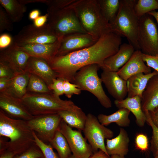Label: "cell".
<instances>
[{
	"label": "cell",
	"instance_id": "52a82bcc",
	"mask_svg": "<svg viewBox=\"0 0 158 158\" xmlns=\"http://www.w3.org/2000/svg\"><path fill=\"white\" fill-rule=\"evenodd\" d=\"M69 6L57 11L47 13V23L59 38L75 33H87L74 11Z\"/></svg>",
	"mask_w": 158,
	"mask_h": 158
},
{
	"label": "cell",
	"instance_id": "4316f807",
	"mask_svg": "<svg viewBox=\"0 0 158 158\" xmlns=\"http://www.w3.org/2000/svg\"><path fill=\"white\" fill-rule=\"evenodd\" d=\"M58 114L62 120L71 127L83 131L86 123L87 115L80 108L75 110H63Z\"/></svg>",
	"mask_w": 158,
	"mask_h": 158
},
{
	"label": "cell",
	"instance_id": "7a4b0ae2",
	"mask_svg": "<svg viewBox=\"0 0 158 158\" xmlns=\"http://www.w3.org/2000/svg\"><path fill=\"white\" fill-rule=\"evenodd\" d=\"M0 152L5 150L20 154L36 144L27 121L12 118L0 109Z\"/></svg>",
	"mask_w": 158,
	"mask_h": 158
},
{
	"label": "cell",
	"instance_id": "603a6c76",
	"mask_svg": "<svg viewBox=\"0 0 158 158\" xmlns=\"http://www.w3.org/2000/svg\"><path fill=\"white\" fill-rule=\"evenodd\" d=\"M143 111L149 112L158 107V75L149 80L141 98Z\"/></svg>",
	"mask_w": 158,
	"mask_h": 158
},
{
	"label": "cell",
	"instance_id": "9c48e42d",
	"mask_svg": "<svg viewBox=\"0 0 158 158\" xmlns=\"http://www.w3.org/2000/svg\"><path fill=\"white\" fill-rule=\"evenodd\" d=\"M83 131L85 137L91 145L93 152L101 150L108 155L104 140L113 138L114 133L112 130L102 124L97 117L94 115L89 113L87 115Z\"/></svg>",
	"mask_w": 158,
	"mask_h": 158
},
{
	"label": "cell",
	"instance_id": "7bdbcfd3",
	"mask_svg": "<svg viewBox=\"0 0 158 158\" xmlns=\"http://www.w3.org/2000/svg\"><path fill=\"white\" fill-rule=\"evenodd\" d=\"M12 40L11 36L7 33H4L0 36V49H6L11 44Z\"/></svg>",
	"mask_w": 158,
	"mask_h": 158
},
{
	"label": "cell",
	"instance_id": "6da1fadb",
	"mask_svg": "<svg viewBox=\"0 0 158 158\" xmlns=\"http://www.w3.org/2000/svg\"><path fill=\"white\" fill-rule=\"evenodd\" d=\"M121 36L111 32L102 35L92 45L61 56H56L48 63L58 78L72 83L76 73L81 68L96 64L100 68L104 60L116 53L122 44Z\"/></svg>",
	"mask_w": 158,
	"mask_h": 158
},
{
	"label": "cell",
	"instance_id": "74e56055",
	"mask_svg": "<svg viewBox=\"0 0 158 158\" xmlns=\"http://www.w3.org/2000/svg\"><path fill=\"white\" fill-rule=\"evenodd\" d=\"M135 142L136 149L144 152L147 151L149 149L148 138L146 135L143 133H140L136 135Z\"/></svg>",
	"mask_w": 158,
	"mask_h": 158
},
{
	"label": "cell",
	"instance_id": "9f6ffc18",
	"mask_svg": "<svg viewBox=\"0 0 158 158\" xmlns=\"http://www.w3.org/2000/svg\"><path fill=\"white\" fill-rule=\"evenodd\" d=\"M157 1L158 2V0H157Z\"/></svg>",
	"mask_w": 158,
	"mask_h": 158
},
{
	"label": "cell",
	"instance_id": "3957f363",
	"mask_svg": "<svg viewBox=\"0 0 158 158\" xmlns=\"http://www.w3.org/2000/svg\"><path fill=\"white\" fill-rule=\"evenodd\" d=\"M69 6L74 11L87 33L98 40L112 32L110 24L103 16L97 0H75Z\"/></svg>",
	"mask_w": 158,
	"mask_h": 158
},
{
	"label": "cell",
	"instance_id": "ee69618b",
	"mask_svg": "<svg viewBox=\"0 0 158 158\" xmlns=\"http://www.w3.org/2000/svg\"><path fill=\"white\" fill-rule=\"evenodd\" d=\"M48 15L47 13L45 15L40 16L33 20V24L37 28H41L44 26L47 22Z\"/></svg>",
	"mask_w": 158,
	"mask_h": 158
},
{
	"label": "cell",
	"instance_id": "2e32d148",
	"mask_svg": "<svg viewBox=\"0 0 158 158\" xmlns=\"http://www.w3.org/2000/svg\"><path fill=\"white\" fill-rule=\"evenodd\" d=\"M101 78L109 93L115 100L123 99L128 95L126 81L120 77L117 72L103 70Z\"/></svg>",
	"mask_w": 158,
	"mask_h": 158
},
{
	"label": "cell",
	"instance_id": "7dc6e473",
	"mask_svg": "<svg viewBox=\"0 0 158 158\" xmlns=\"http://www.w3.org/2000/svg\"><path fill=\"white\" fill-rule=\"evenodd\" d=\"M108 155L101 150L94 152L88 158H109Z\"/></svg>",
	"mask_w": 158,
	"mask_h": 158
},
{
	"label": "cell",
	"instance_id": "484cf974",
	"mask_svg": "<svg viewBox=\"0 0 158 158\" xmlns=\"http://www.w3.org/2000/svg\"><path fill=\"white\" fill-rule=\"evenodd\" d=\"M130 112L126 109L121 108L109 115L99 114L97 118L99 122L105 126L115 123L119 126L126 127L129 126L130 124V121L129 118Z\"/></svg>",
	"mask_w": 158,
	"mask_h": 158
},
{
	"label": "cell",
	"instance_id": "1f68e13d",
	"mask_svg": "<svg viewBox=\"0 0 158 158\" xmlns=\"http://www.w3.org/2000/svg\"><path fill=\"white\" fill-rule=\"evenodd\" d=\"M156 9H158L157 0H139L136 1L134 6L135 13L140 18Z\"/></svg>",
	"mask_w": 158,
	"mask_h": 158
},
{
	"label": "cell",
	"instance_id": "ba28073f",
	"mask_svg": "<svg viewBox=\"0 0 158 158\" xmlns=\"http://www.w3.org/2000/svg\"><path fill=\"white\" fill-rule=\"evenodd\" d=\"M58 37L54 33L47 23L41 28L33 24L23 27L13 37L11 45L19 46L28 44H51Z\"/></svg>",
	"mask_w": 158,
	"mask_h": 158
},
{
	"label": "cell",
	"instance_id": "681fc988",
	"mask_svg": "<svg viewBox=\"0 0 158 158\" xmlns=\"http://www.w3.org/2000/svg\"><path fill=\"white\" fill-rule=\"evenodd\" d=\"M40 13L39 10L34 9L29 13L28 17L30 20H34L40 16Z\"/></svg>",
	"mask_w": 158,
	"mask_h": 158
},
{
	"label": "cell",
	"instance_id": "d6a6232c",
	"mask_svg": "<svg viewBox=\"0 0 158 158\" xmlns=\"http://www.w3.org/2000/svg\"><path fill=\"white\" fill-rule=\"evenodd\" d=\"M144 113L146 117V122L151 127L152 130L150 150L154 157H158V128L152 123L148 112H145Z\"/></svg>",
	"mask_w": 158,
	"mask_h": 158
},
{
	"label": "cell",
	"instance_id": "8d00e7d4",
	"mask_svg": "<svg viewBox=\"0 0 158 158\" xmlns=\"http://www.w3.org/2000/svg\"><path fill=\"white\" fill-rule=\"evenodd\" d=\"M13 158H44L42 152L36 144L22 153L16 155Z\"/></svg>",
	"mask_w": 158,
	"mask_h": 158
},
{
	"label": "cell",
	"instance_id": "e0dca14e",
	"mask_svg": "<svg viewBox=\"0 0 158 158\" xmlns=\"http://www.w3.org/2000/svg\"><path fill=\"white\" fill-rule=\"evenodd\" d=\"M140 50H135L128 62L117 72L123 79L127 80L131 76L140 73H151V68L145 64Z\"/></svg>",
	"mask_w": 158,
	"mask_h": 158
},
{
	"label": "cell",
	"instance_id": "277c9868",
	"mask_svg": "<svg viewBox=\"0 0 158 158\" xmlns=\"http://www.w3.org/2000/svg\"><path fill=\"white\" fill-rule=\"evenodd\" d=\"M21 100L28 111L34 116L58 113L63 110L74 111L80 108L71 101L62 99L52 91L27 92Z\"/></svg>",
	"mask_w": 158,
	"mask_h": 158
},
{
	"label": "cell",
	"instance_id": "7c38bea8",
	"mask_svg": "<svg viewBox=\"0 0 158 158\" xmlns=\"http://www.w3.org/2000/svg\"><path fill=\"white\" fill-rule=\"evenodd\" d=\"M58 130L66 139L72 154L76 158H88L93 153L91 145L81 131L73 130L62 120Z\"/></svg>",
	"mask_w": 158,
	"mask_h": 158
},
{
	"label": "cell",
	"instance_id": "816d5d0a",
	"mask_svg": "<svg viewBox=\"0 0 158 158\" xmlns=\"http://www.w3.org/2000/svg\"><path fill=\"white\" fill-rule=\"evenodd\" d=\"M147 14L153 17L156 20L158 24V11H152L149 13Z\"/></svg>",
	"mask_w": 158,
	"mask_h": 158
},
{
	"label": "cell",
	"instance_id": "4dcf8cb0",
	"mask_svg": "<svg viewBox=\"0 0 158 158\" xmlns=\"http://www.w3.org/2000/svg\"><path fill=\"white\" fill-rule=\"evenodd\" d=\"M27 92H49L51 91L44 81L39 76L30 74L27 87Z\"/></svg>",
	"mask_w": 158,
	"mask_h": 158
},
{
	"label": "cell",
	"instance_id": "db71d44e",
	"mask_svg": "<svg viewBox=\"0 0 158 158\" xmlns=\"http://www.w3.org/2000/svg\"><path fill=\"white\" fill-rule=\"evenodd\" d=\"M68 158H76L72 154Z\"/></svg>",
	"mask_w": 158,
	"mask_h": 158
},
{
	"label": "cell",
	"instance_id": "83f0119b",
	"mask_svg": "<svg viewBox=\"0 0 158 158\" xmlns=\"http://www.w3.org/2000/svg\"><path fill=\"white\" fill-rule=\"evenodd\" d=\"M0 4L13 23L21 21L27 10L26 5L19 0H0Z\"/></svg>",
	"mask_w": 158,
	"mask_h": 158
},
{
	"label": "cell",
	"instance_id": "f1b7e54d",
	"mask_svg": "<svg viewBox=\"0 0 158 158\" xmlns=\"http://www.w3.org/2000/svg\"><path fill=\"white\" fill-rule=\"evenodd\" d=\"M102 15L110 24L115 19L118 12L120 0H97Z\"/></svg>",
	"mask_w": 158,
	"mask_h": 158
},
{
	"label": "cell",
	"instance_id": "cb8c5ba5",
	"mask_svg": "<svg viewBox=\"0 0 158 158\" xmlns=\"http://www.w3.org/2000/svg\"><path fill=\"white\" fill-rule=\"evenodd\" d=\"M157 75L158 73L154 71L147 74L138 73L129 78L126 81L128 97L138 96L142 98L149 80L152 77Z\"/></svg>",
	"mask_w": 158,
	"mask_h": 158
},
{
	"label": "cell",
	"instance_id": "ab89813d",
	"mask_svg": "<svg viewBox=\"0 0 158 158\" xmlns=\"http://www.w3.org/2000/svg\"><path fill=\"white\" fill-rule=\"evenodd\" d=\"M65 80L58 77L53 80L52 83L48 87L49 89L56 95L60 96L64 94L63 82Z\"/></svg>",
	"mask_w": 158,
	"mask_h": 158
},
{
	"label": "cell",
	"instance_id": "f907efd6",
	"mask_svg": "<svg viewBox=\"0 0 158 158\" xmlns=\"http://www.w3.org/2000/svg\"><path fill=\"white\" fill-rule=\"evenodd\" d=\"M21 3L25 5L32 3H42L45 4L47 0H19Z\"/></svg>",
	"mask_w": 158,
	"mask_h": 158
},
{
	"label": "cell",
	"instance_id": "60d3db41",
	"mask_svg": "<svg viewBox=\"0 0 158 158\" xmlns=\"http://www.w3.org/2000/svg\"><path fill=\"white\" fill-rule=\"evenodd\" d=\"M142 56L144 62L146 65L153 68L158 73V54L155 55H150L143 54Z\"/></svg>",
	"mask_w": 158,
	"mask_h": 158
},
{
	"label": "cell",
	"instance_id": "d590c367",
	"mask_svg": "<svg viewBox=\"0 0 158 158\" xmlns=\"http://www.w3.org/2000/svg\"><path fill=\"white\" fill-rule=\"evenodd\" d=\"M13 22L4 8L0 6V33L6 30L12 31L13 30Z\"/></svg>",
	"mask_w": 158,
	"mask_h": 158
},
{
	"label": "cell",
	"instance_id": "8fae6325",
	"mask_svg": "<svg viewBox=\"0 0 158 158\" xmlns=\"http://www.w3.org/2000/svg\"><path fill=\"white\" fill-rule=\"evenodd\" d=\"M62 120L59 114L56 113L35 116L27 122L37 137L49 144L58 130Z\"/></svg>",
	"mask_w": 158,
	"mask_h": 158
},
{
	"label": "cell",
	"instance_id": "f35d334b",
	"mask_svg": "<svg viewBox=\"0 0 158 158\" xmlns=\"http://www.w3.org/2000/svg\"><path fill=\"white\" fill-rule=\"evenodd\" d=\"M63 87L64 94L68 98H71L73 95H79L81 93L82 90L78 86L68 80H64Z\"/></svg>",
	"mask_w": 158,
	"mask_h": 158
},
{
	"label": "cell",
	"instance_id": "44dd1931",
	"mask_svg": "<svg viewBox=\"0 0 158 158\" xmlns=\"http://www.w3.org/2000/svg\"><path fill=\"white\" fill-rule=\"evenodd\" d=\"M105 148L107 154L125 157L129 151L130 139L126 131L121 128L118 135L114 138L106 139Z\"/></svg>",
	"mask_w": 158,
	"mask_h": 158
},
{
	"label": "cell",
	"instance_id": "5b68a950",
	"mask_svg": "<svg viewBox=\"0 0 158 158\" xmlns=\"http://www.w3.org/2000/svg\"><path fill=\"white\" fill-rule=\"evenodd\" d=\"M136 1L135 0H120L117 16L110 24L112 32L126 37L135 50H140L138 40L140 18L134 10Z\"/></svg>",
	"mask_w": 158,
	"mask_h": 158
},
{
	"label": "cell",
	"instance_id": "5bb4252c",
	"mask_svg": "<svg viewBox=\"0 0 158 158\" xmlns=\"http://www.w3.org/2000/svg\"><path fill=\"white\" fill-rule=\"evenodd\" d=\"M97 41L87 33L78 32L68 35L62 39L56 56L64 55L88 47Z\"/></svg>",
	"mask_w": 158,
	"mask_h": 158
},
{
	"label": "cell",
	"instance_id": "f6af8a7d",
	"mask_svg": "<svg viewBox=\"0 0 158 158\" xmlns=\"http://www.w3.org/2000/svg\"><path fill=\"white\" fill-rule=\"evenodd\" d=\"M148 113L152 123L158 128V107Z\"/></svg>",
	"mask_w": 158,
	"mask_h": 158
},
{
	"label": "cell",
	"instance_id": "f5cc1de1",
	"mask_svg": "<svg viewBox=\"0 0 158 158\" xmlns=\"http://www.w3.org/2000/svg\"><path fill=\"white\" fill-rule=\"evenodd\" d=\"M109 158H126L124 156H121L118 155H112L110 156Z\"/></svg>",
	"mask_w": 158,
	"mask_h": 158
},
{
	"label": "cell",
	"instance_id": "e575fe53",
	"mask_svg": "<svg viewBox=\"0 0 158 158\" xmlns=\"http://www.w3.org/2000/svg\"><path fill=\"white\" fill-rule=\"evenodd\" d=\"M75 0H47L45 4L47 6V12L58 11L73 3Z\"/></svg>",
	"mask_w": 158,
	"mask_h": 158
},
{
	"label": "cell",
	"instance_id": "8992f818",
	"mask_svg": "<svg viewBox=\"0 0 158 158\" xmlns=\"http://www.w3.org/2000/svg\"><path fill=\"white\" fill-rule=\"evenodd\" d=\"M99 67L92 64L81 68L75 74L72 83L77 85L81 90L88 91L97 98L100 104L108 109L111 107L112 102L104 92L102 81L98 74Z\"/></svg>",
	"mask_w": 158,
	"mask_h": 158
},
{
	"label": "cell",
	"instance_id": "b9f144b4",
	"mask_svg": "<svg viewBox=\"0 0 158 158\" xmlns=\"http://www.w3.org/2000/svg\"><path fill=\"white\" fill-rule=\"evenodd\" d=\"M16 75L10 68L4 63L0 62V78H7L12 79Z\"/></svg>",
	"mask_w": 158,
	"mask_h": 158
},
{
	"label": "cell",
	"instance_id": "11a10c76",
	"mask_svg": "<svg viewBox=\"0 0 158 158\" xmlns=\"http://www.w3.org/2000/svg\"><path fill=\"white\" fill-rule=\"evenodd\" d=\"M154 158H158V157H154Z\"/></svg>",
	"mask_w": 158,
	"mask_h": 158
},
{
	"label": "cell",
	"instance_id": "4fadbf2b",
	"mask_svg": "<svg viewBox=\"0 0 158 158\" xmlns=\"http://www.w3.org/2000/svg\"><path fill=\"white\" fill-rule=\"evenodd\" d=\"M30 57L26 52L11 44L8 48L0 50V62L8 66L16 75L25 72Z\"/></svg>",
	"mask_w": 158,
	"mask_h": 158
},
{
	"label": "cell",
	"instance_id": "bcb514c9",
	"mask_svg": "<svg viewBox=\"0 0 158 158\" xmlns=\"http://www.w3.org/2000/svg\"><path fill=\"white\" fill-rule=\"evenodd\" d=\"M12 79L7 78H0V92L5 90L10 83Z\"/></svg>",
	"mask_w": 158,
	"mask_h": 158
},
{
	"label": "cell",
	"instance_id": "d4e9b609",
	"mask_svg": "<svg viewBox=\"0 0 158 158\" xmlns=\"http://www.w3.org/2000/svg\"><path fill=\"white\" fill-rule=\"evenodd\" d=\"M30 73L25 72L16 75L4 92L17 99H21L27 92Z\"/></svg>",
	"mask_w": 158,
	"mask_h": 158
},
{
	"label": "cell",
	"instance_id": "d6986e66",
	"mask_svg": "<svg viewBox=\"0 0 158 158\" xmlns=\"http://www.w3.org/2000/svg\"><path fill=\"white\" fill-rule=\"evenodd\" d=\"M25 72L35 75L43 79L49 86L54 79L58 78L48 62L41 58L30 56L26 66Z\"/></svg>",
	"mask_w": 158,
	"mask_h": 158
},
{
	"label": "cell",
	"instance_id": "c3c4849f",
	"mask_svg": "<svg viewBox=\"0 0 158 158\" xmlns=\"http://www.w3.org/2000/svg\"><path fill=\"white\" fill-rule=\"evenodd\" d=\"M16 155L14 153L7 150L0 152V158H13Z\"/></svg>",
	"mask_w": 158,
	"mask_h": 158
},
{
	"label": "cell",
	"instance_id": "30bf717a",
	"mask_svg": "<svg viewBox=\"0 0 158 158\" xmlns=\"http://www.w3.org/2000/svg\"><path fill=\"white\" fill-rule=\"evenodd\" d=\"M138 42L143 54H158V31L150 15L146 14L140 18Z\"/></svg>",
	"mask_w": 158,
	"mask_h": 158
},
{
	"label": "cell",
	"instance_id": "ffe728a7",
	"mask_svg": "<svg viewBox=\"0 0 158 158\" xmlns=\"http://www.w3.org/2000/svg\"><path fill=\"white\" fill-rule=\"evenodd\" d=\"M135 51L129 43L122 44L116 53L104 60L101 68L102 70L117 72L128 62Z\"/></svg>",
	"mask_w": 158,
	"mask_h": 158
},
{
	"label": "cell",
	"instance_id": "9a60e30c",
	"mask_svg": "<svg viewBox=\"0 0 158 158\" xmlns=\"http://www.w3.org/2000/svg\"><path fill=\"white\" fill-rule=\"evenodd\" d=\"M21 100L4 92H0V109L12 118L26 121L32 119L35 116L28 111Z\"/></svg>",
	"mask_w": 158,
	"mask_h": 158
},
{
	"label": "cell",
	"instance_id": "836d02e7",
	"mask_svg": "<svg viewBox=\"0 0 158 158\" xmlns=\"http://www.w3.org/2000/svg\"><path fill=\"white\" fill-rule=\"evenodd\" d=\"M33 134L35 142L42 152L44 158H60L58 154L54 151L49 143H46L40 140L33 131Z\"/></svg>",
	"mask_w": 158,
	"mask_h": 158
},
{
	"label": "cell",
	"instance_id": "7402d4cb",
	"mask_svg": "<svg viewBox=\"0 0 158 158\" xmlns=\"http://www.w3.org/2000/svg\"><path fill=\"white\" fill-rule=\"evenodd\" d=\"M114 104L119 109H126L131 112L135 117L136 123L138 126H144L146 122V117L142 109L141 98L140 96L127 97L120 100H115Z\"/></svg>",
	"mask_w": 158,
	"mask_h": 158
},
{
	"label": "cell",
	"instance_id": "ac0fdd59",
	"mask_svg": "<svg viewBox=\"0 0 158 158\" xmlns=\"http://www.w3.org/2000/svg\"><path fill=\"white\" fill-rule=\"evenodd\" d=\"M62 39L59 38L56 41L51 44H28L16 47L30 56L42 58L48 62L56 55Z\"/></svg>",
	"mask_w": 158,
	"mask_h": 158
},
{
	"label": "cell",
	"instance_id": "f546056e",
	"mask_svg": "<svg viewBox=\"0 0 158 158\" xmlns=\"http://www.w3.org/2000/svg\"><path fill=\"white\" fill-rule=\"evenodd\" d=\"M49 143L56 150L60 158H68L72 154L66 139L58 130Z\"/></svg>",
	"mask_w": 158,
	"mask_h": 158
}]
</instances>
